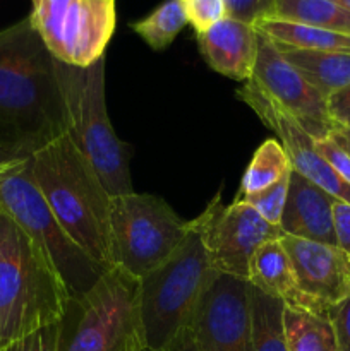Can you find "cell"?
I'll list each match as a JSON object with an SVG mask.
<instances>
[{
  "mask_svg": "<svg viewBox=\"0 0 350 351\" xmlns=\"http://www.w3.org/2000/svg\"><path fill=\"white\" fill-rule=\"evenodd\" d=\"M57 60L30 17L0 31V154L30 160L67 134Z\"/></svg>",
  "mask_w": 350,
  "mask_h": 351,
  "instance_id": "obj_1",
  "label": "cell"
},
{
  "mask_svg": "<svg viewBox=\"0 0 350 351\" xmlns=\"http://www.w3.org/2000/svg\"><path fill=\"white\" fill-rule=\"evenodd\" d=\"M38 191L69 237L100 266L110 269V199L95 168L67 134L30 158Z\"/></svg>",
  "mask_w": 350,
  "mask_h": 351,
  "instance_id": "obj_2",
  "label": "cell"
},
{
  "mask_svg": "<svg viewBox=\"0 0 350 351\" xmlns=\"http://www.w3.org/2000/svg\"><path fill=\"white\" fill-rule=\"evenodd\" d=\"M69 300L47 254L0 213V350L60 322Z\"/></svg>",
  "mask_w": 350,
  "mask_h": 351,
  "instance_id": "obj_3",
  "label": "cell"
},
{
  "mask_svg": "<svg viewBox=\"0 0 350 351\" xmlns=\"http://www.w3.org/2000/svg\"><path fill=\"white\" fill-rule=\"evenodd\" d=\"M202 242L198 219L191 232L161 266L139 278V315L144 351L167 348L194 322L196 312L216 278Z\"/></svg>",
  "mask_w": 350,
  "mask_h": 351,
  "instance_id": "obj_4",
  "label": "cell"
},
{
  "mask_svg": "<svg viewBox=\"0 0 350 351\" xmlns=\"http://www.w3.org/2000/svg\"><path fill=\"white\" fill-rule=\"evenodd\" d=\"M105 62L102 57L88 67H78L57 60L55 67L69 139L95 168L106 192L115 197L134 192L129 170L132 149L117 137L106 112Z\"/></svg>",
  "mask_w": 350,
  "mask_h": 351,
  "instance_id": "obj_5",
  "label": "cell"
},
{
  "mask_svg": "<svg viewBox=\"0 0 350 351\" xmlns=\"http://www.w3.org/2000/svg\"><path fill=\"white\" fill-rule=\"evenodd\" d=\"M58 351H144L139 278L112 266L71 298L58 322Z\"/></svg>",
  "mask_w": 350,
  "mask_h": 351,
  "instance_id": "obj_6",
  "label": "cell"
},
{
  "mask_svg": "<svg viewBox=\"0 0 350 351\" xmlns=\"http://www.w3.org/2000/svg\"><path fill=\"white\" fill-rule=\"evenodd\" d=\"M108 226L112 266L136 278L161 266L191 232L165 199L136 192L110 199Z\"/></svg>",
  "mask_w": 350,
  "mask_h": 351,
  "instance_id": "obj_7",
  "label": "cell"
},
{
  "mask_svg": "<svg viewBox=\"0 0 350 351\" xmlns=\"http://www.w3.org/2000/svg\"><path fill=\"white\" fill-rule=\"evenodd\" d=\"M0 213L9 216L48 256L67 287L71 298L91 290L106 267L91 259L65 233L38 191L30 160L0 184Z\"/></svg>",
  "mask_w": 350,
  "mask_h": 351,
  "instance_id": "obj_8",
  "label": "cell"
},
{
  "mask_svg": "<svg viewBox=\"0 0 350 351\" xmlns=\"http://www.w3.org/2000/svg\"><path fill=\"white\" fill-rule=\"evenodd\" d=\"M27 17L54 58L88 67L105 57L115 29V0H31Z\"/></svg>",
  "mask_w": 350,
  "mask_h": 351,
  "instance_id": "obj_9",
  "label": "cell"
},
{
  "mask_svg": "<svg viewBox=\"0 0 350 351\" xmlns=\"http://www.w3.org/2000/svg\"><path fill=\"white\" fill-rule=\"evenodd\" d=\"M196 219L216 273L246 281L254 252L263 243L283 237L280 226L268 223L246 201L235 199L230 206H223L220 194Z\"/></svg>",
  "mask_w": 350,
  "mask_h": 351,
  "instance_id": "obj_10",
  "label": "cell"
},
{
  "mask_svg": "<svg viewBox=\"0 0 350 351\" xmlns=\"http://www.w3.org/2000/svg\"><path fill=\"white\" fill-rule=\"evenodd\" d=\"M250 82L283 115L297 123L312 141L326 139L335 122L326 98L281 55L277 43L259 33L257 58Z\"/></svg>",
  "mask_w": 350,
  "mask_h": 351,
  "instance_id": "obj_11",
  "label": "cell"
},
{
  "mask_svg": "<svg viewBox=\"0 0 350 351\" xmlns=\"http://www.w3.org/2000/svg\"><path fill=\"white\" fill-rule=\"evenodd\" d=\"M201 351H253L249 281L216 274L191 326Z\"/></svg>",
  "mask_w": 350,
  "mask_h": 351,
  "instance_id": "obj_12",
  "label": "cell"
},
{
  "mask_svg": "<svg viewBox=\"0 0 350 351\" xmlns=\"http://www.w3.org/2000/svg\"><path fill=\"white\" fill-rule=\"evenodd\" d=\"M237 98L242 99L249 108H253L261 122L277 134L295 171L304 175L307 180L328 192L338 202L350 206V185L319 154L311 136H307L297 123L283 115L270 99L264 98L250 81L244 82L237 89Z\"/></svg>",
  "mask_w": 350,
  "mask_h": 351,
  "instance_id": "obj_13",
  "label": "cell"
},
{
  "mask_svg": "<svg viewBox=\"0 0 350 351\" xmlns=\"http://www.w3.org/2000/svg\"><path fill=\"white\" fill-rule=\"evenodd\" d=\"M280 243L290 257L302 293L326 308L350 298V257L338 245L290 235L281 237Z\"/></svg>",
  "mask_w": 350,
  "mask_h": 351,
  "instance_id": "obj_14",
  "label": "cell"
},
{
  "mask_svg": "<svg viewBox=\"0 0 350 351\" xmlns=\"http://www.w3.org/2000/svg\"><path fill=\"white\" fill-rule=\"evenodd\" d=\"M196 38L201 57L213 71L242 84L250 81L259 45L254 24L225 17Z\"/></svg>",
  "mask_w": 350,
  "mask_h": 351,
  "instance_id": "obj_15",
  "label": "cell"
},
{
  "mask_svg": "<svg viewBox=\"0 0 350 351\" xmlns=\"http://www.w3.org/2000/svg\"><path fill=\"white\" fill-rule=\"evenodd\" d=\"M336 199L316 184L292 170L288 195L281 215L283 235L336 245L333 206Z\"/></svg>",
  "mask_w": 350,
  "mask_h": 351,
  "instance_id": "obj_16",
  "label": "cell"
},
{
  "mask_svg": "<svg viewBox=\"0 0 350 351\" xmlns=\"http://www.w3.org/2000/svg\"><path fill=\"white\" fill-rule=\"evenodd\" d=\"M247 281L263 293L281 300L287 307L305 308V311L321 312V314H328L329 311L325 305L302 293L295 280L290 257L280 240L263 243L254 252L249 263Z\"/></svg>",
  "mask_w": 350,
  "mask_h": 351,
  "instance_id": "obj_17",
  "label": "cell"
},
{
  "mask_svg": "<svg viewBox=\"0 0 350 351\" xmlns=\"http://www.w3.org/2000/svg\"><path fill=\"white\" fill-rule=\"evenodd\" d=\"M285 58L314 86L326 99L340 89L350 86V53L340 51H316L278 45Z\"/></svg>",
  "mask_w": 350,
  "mask_h": 351,
  "instance_id": "obj_18",
  "label": "cell"
},
{
  "mask_svg": "<svg viewBox=\"0 0 350 351\" xmlns=\"http://www.w3.org/2000/svg\"><path fill=\"white\" fill-rule=\"evenodd\" d=\"M259 19L287 21L350 34V10L333 0H268Z\"/></svg>",
  "mask_w": 350,
  "mask_h": 351,
  "instance_id": "obj_19",
  "label": "cell"
},
{
  "mask_svg": "<svg viewBox=\"0 0 350 351\" xmlns=\"http://www.w3.org/2000/svg\"><path fill=\"white\" fill-rule=\"evenodd\" d=\"M254 26L259 33L278 45H287V47L301 48V50L350 53V34L278 19H257Z\"/></svg>",
  "mask_w": 350,
  "mask_h": 351,
  "instance_id": "obj_20",
  "label": "cell"
},
{
  "mask_svg": "<svg viewBox=\"0 0 350 351\" xmlns=\"http://www.w3.org/2000/svg\"><path fill=\"white\" fill-rule=\"evenodd\" d=\"M283 329L288 351H338L328 314L285 305Z\"/></svg>",
  "mask_w": 350,
  "mask_h": 351,
  "instance_id": "obj_21",
  "label": "cell"
},
{
  "mask_svg": "<svg viewBox=\"0 0 350 351\" xmlns=\"http://www.w3.org/2000/svg\"><path fill=\"white\" fill-rule=\"evenodd\" d=\"M253 351H288L283 329L285 304L249 283Z\"/></svg>",
  "mask_w": 350,
  "mask_h": 351,
  "instance_id": "obj_22",
  "label": "cell"
},
{
  "mask_svg": "<svg viewBox=\"0 0 350 351\" xmlns=\"http://www.w3.org/2000/svg\"><path fill=\"white\" fill-rule=\"evenodd\" d=\"M290 158L280 141L266 139L257 147L253 160L244 171L237 199L271 187L283 177L290 175Z\"/></svg>",
  "mask_w": 350,
  "mask_h": 351,
  "instance_id": "obj_23",
  "label": "cell"
},
{
  "mask_svg": "<svg viewBox=\"0 0 350 351\" xmlns=\"http://www.w3.org/2000/svg\"><path fill=\"white\" fill-rule=\"evenodd\" d=\"M187 26V16L180 0H165L150 16L130 24L134 33L139 34L153 50H165Z\"/></svg>",
  "mask_w": 350,
  "mask_h": 351,
  "instance_id": "obj_24",
  "label": "cell"
},
{
  "mask_svg": "<svg viewBox=\"0 0 350 351\" xmlns=\"http://www.w3.org/2000/svg\"><path fill=\"white\" fill-rule=\"evenodd\" d=\"M288 184H290V175L283 177L280 182H277L271 187L264 189V191L246 195V197H242V201L253 206L268 223H271L275 226H280L281 215H283L285 202H287L288 195Z\"/></svg>",
  "mask_w": 350,
  "mask_h": 351,
  "instance_id": "obj_25",
  "label": "cell"
},
{
  "mask_svg": "<svg viewBox=\"0 0 350 351\" xmlns=\"http://www.w3.org/2000/svg\"><path fill=\"white\" fill-rule=\"evenodd\" d=\"M187 23L194 27L196 34L209 29L226 17L223 0H180Z\"/></svg>",
  "mask_w": 350,
  "mask_h": 351,
  "instance_id": "obj_26",
  "label": "cell"
},
{
  "mask_svg": "<svg viewBox=\"0 0 350 351\" xmlns=\"http://www.w3.org/2000/svg\"><path fill=\"white\" fill-rule=\"evenodd\" d=\"M328 315L335 329L338 351H350V298L329 308Z\"/></svg>",
  "mask_w": 350,
  "mask_h": 351,
  "instance_id": "obj_27",
  "label": "cell"
},
{
  "mask_svg": "<svg viewBox=\"0 0 350 351\" xmlns=\"http://www.w3.org/2000/svg\"><path fill=\"white\" fill-rule=\"evenodd\" d=\"M226 9V17L254 24L263 14L268 0H223Z\"/></svg>",
  "mask_w": 350,
  "mask_h": 351,
  "instance_id": "obj_28",
  "label": "cell"
},
{
  "mask_svg": "<svg viewBox=\"0 0 350 351\" xmlns=\"http://www.w3.org/2000/svg\"><path fill=\"white\" fill-rule=\"evenodd\" d=\"M328 113L336 125L349 127L350 129V86L340 89L335 95L326 99Z\"/></svg>",
  "mask_w": 350,
  "mask_h": 351,
  "instance_id": "obj_29",
  "label": "cell"
},
{
  "mask_svg": "<svg viewBox=\"0 0 350 351\" xmlns=\"http://www.w3.org/2000/svg\"><path fill=\"white\" fill-rule=\"evenodd\" d=\"M333 219H335L336 245L350 257V206L336 201L333 206Z\"/></svg>",
  "mask_w": 350,
  "mask_h": 351,
  "instance_id": "obj_30",
  "label": "cell"
},
{
  "mask_svg": "<svg viewBox=\"0 0 350 351\" xmlns=\"http://www.w3.org/2000/svg\"><path fill=\"white\" fill-rule=\"evenodd\" d=\"M27 351H58V322L33 332L27 338Z\"/></svg>",
  "mask_w": 350,
  "mask_h": 351,
  "instance_id": "obj_31",
  "label": "cell"
},
{
  "mask_svg": "<svg viewBox=\"0 0 350 351\" xmlns=\"http://www.w3.org/2000/svg\"><path fill=\"white\" fill-rule=\"evenodd\" d=\"M161 351H201V348H199L198 341H196L194 335H192L191 328H189L184 329L167 348Z\"/></svg>",
  "mask_w": 350,
  "mask_h": 351,
  "instance_id": "obj_32",
  "label": "cell"
},
{
  "mask_svg": "<svg viewBox=\"0 0 350 351\" xmlns=\"http://www.w3.org/2000/svg\"><path fill=\"white\" fill-rule=\"evenodd\" d=\"M328 137L333 141V143L338 144V146L342 147V149L350 156V129L349 127L336 125L335 123Z\"/></svg>",
  "mask_w": 350,
  "mask_h": 351,
  "instance_id": "obj_33",
  "label": "cell"
},
{
  "mask_svg": "<svg viewBox=\"0 0 350 351\" xmlns=\"http://www.w3.org/2000/svg\"><path fill=\"white\" fill-rule=\"evenodd\" d=\"M27 160H19V161H9V163H3L0 165V184H2L3 180H5L7 177H9L12 171H16L17 168L23 167L24 163H26Z\"/></svg>",
  "mask_w": 350,
  "mask_h": 351,
  "instance_id": "obj_34",
  "label": "cell"
},
{
  "mask_svg": "<svg viewBox=\"0 0 350 351\" xmlns=\"http://www.w3.org/2000/svg\"><path fill=\"white\" fill-rule=\"evenodd\" d=\"M27 338H30V336H27ZM27 338L12 343V345L5 346V348L0 350V351H27Z\"/></svg>",
  "mask_w": 350,
  "mask_h": 351,
  "instance_id": "obj_35",
  "label": "cell"
},
{
  "mask_svg": "<svg viewBox=\"0 0 350 351\" xmlns=\"http://www.w3.org/2000/svg\"><path fill=\"white\" fill-rule=\"evenodd\" d=\"M333 2L340 3L342 7H345L347 10H350V0H333Z\"/></svg>",
  "mask_w": 350,
  "mask_h": 351,
  "instance_id": "obj_36",
  "label": "cell"
},
{
  "mask_svg": "<svg viewBox=\"0 0 350 351\" xmlns=\"http://www.w3.org/2000/svg\"><path fill=\"white\" fill-rule=\"evenodd\" d=\"M9 161H19V160H9V158H5V156H2V154H0V165L9 163Z\"/></svg>",
  "mask_w": 350,
  "mask_h": 351,
  "instance_id": "obj_37",
  "label": "cell"
}]
</instances>
